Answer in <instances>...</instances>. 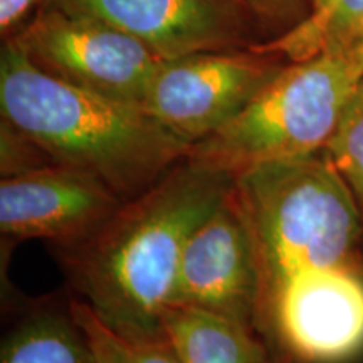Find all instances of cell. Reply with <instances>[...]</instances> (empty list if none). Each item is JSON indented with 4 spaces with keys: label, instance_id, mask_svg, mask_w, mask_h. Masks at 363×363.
<instances>
[{
    "label": "cell",
    "instance_id": "1",
    "mask_svg": "<svg viewBox=\"0 0 363 363\" xmlns=\"http://www.w3.org/2000/svg\"><path fill=\"white\" fill-rule=\"evenodd\" d=\"M235 174L185 157L84 242L59 247L71 289L108 328L167 340L163 315L190 235L234 187Z\"/></svg>",
    "mask_w": 363,
    "mask_h": 363
},
{
    "label": "cell",
    "instance_id": "2",
    "mask_svg": "<svg viewBox=\"0 0 363 363\" xmlns=\"http://www.w3.org/2000/svg\"><path fill=\"white\" fill-rule=\"evenodd\" d=\"M0 108L2 120L54 162L94 175L123 201L152 187L192 148L138 104L44 71L19 39L2 49Z\"/></svg>",
    "mask_w": 363,
    "mask_h": 363
},
{
    "label": "cell",
    "instance_id": "3",
    "mask_svg": "<svg viewBox=\"0 0 363 363\" xmlns=\"http://www.w3.org/2000/svg\"><path fill=\"white\" fill-rule=\"evenodd\" d=\"M233 194L256 254L257 315L296 276L363 266L360 208L325 152L239 172Z\"/></svg>",
    "mask_w": 363,
    "mask_h": 363
},
{
    "label": "cell",
    "instance_id": "4",
    "mask_svg": "<svg viewBox=\"0 0 363 363\" xmlns=\"http://www.w3.org/2000/svg\"><path fill=\"white\" fill-rule=\"evenodd\" d=\"M362 78L358 52H326L281 67L234 120L192 145L187 157L238 175L325 152Z\"/></svg>",
    "mask_w": 363,
    "mask_h": 363
},
{
    "label": "cell",
    "instance_id": "5",
    "mask_svg": "<svg viewBox=\"0 0 363 363\" xmlns=\"http://www.w3.org/2000/svg\"><path fill=\"white\" fill-rule=\"evenodd\" d=\"M274 363H342L363 352V266L289 279L257 315Z\"/></svg>",
    "mask_w": 363,
    "mask_h": 363
},
{
    "label": "cell",
    "instance_id": "6",
    "mask_svg": "<svg viewBox=\"0 0 363 363\" xmlns=\"http://www.w3.org/2000/svg\"><path fill=\"white\" fill-rule=\"evenodd\" d=\"M279 71L257 51L162 59L142 108L192 147L234 120Z\"/></svg>",
    "mask_w": 363,
    "mask_h": 363
},
{
    "label": "cell",
    "instance_id": "7",
    "mask_svg": "<svg viewBox=\"0 0 363 363\" xmlns=\"http://www.w3.org/2000/svg\"><path fill=\"white\" fill-rule=\"evenodd\" d=\"M19 40L56 78L138 106L162 62L131 35L59 7L40 13Z\"/></svg>",
    "mask_w": 363,
    "mask_h": 363
},
{
    "label": "cell",
    "instance_id": "8",
    "mask_svg": "<svg viewBox=\"0 0 363 363\" xmlns=\"http://www.w3.org/2000/svg\"><path fill=\"white\" fill-rule=\"evenodd\" d=\"M125 201L88 172L52 163L0 182L2 249L44 239L56 249L84 242Z\"/></svg>",
    "mask_w": 363,
    "mask_h": 363
},
{
    "label": "cell",
    "instance_id": "9",
    "mask_svg": "<svg viewBox=\"0 0 363 363\" xmlns=\"http://www.w3.org/2000/svg\"><path fill=\"white\" fill-rule=\"evenodd\" d=\"M257 305L259 276L251 233L230 190L190 235L169 308L214 313L257 333Z\"/></svg>",
    "mask_w": 363,
    "mask_h": 363
},
{
    "label": "cell",
    "instance_id": "10",
    "mask_svg": "<svg viewBox=\"0 0 363 363\" xmlns=\"http://www.w3.org/2000/svg\"><path fill=\"white\" fill-rule=\"evenodd\" d=\"M56 7L108 24L160 59L222 51L242 34L234 0H54Z\"/></svg>",
    "mask_w": 363,
    "mask_h": 363
},
{
    "label": "cell",
    "instance_id": "11",
    "mask_svg": "<svg viewBox=\"0 0 363 363\" xmlns=\"http://www.w3.org/2000/svg\"><path fill=\"white\" fill-rule=\"evenodd\" d=\"M165 338L185 363H274L256 331L195 308H169Z\"/></svg>",
    "mask_w": 363,
    "mask_h": 363
},
{
    "label": "cell",
    "instance_id": "12",
    "mask_svg": "<svg viewBox=\"0 0 363 363\" xmlns=\"http://www.w3.org/2000/svg\"><path fill=\"white\" fill-rule=\"evenodd\" d=\"M0 363H94L69 301L39 303L24 311L0 345Z\"/></svg>",
    "mask_w": 363,
    "mask_h": 363
},
{
    "label": "cell",
    "instance_id": "13",
    "mask_svg": "<svg viewBox=\"0 0 363 363\" xmlns=\"http://www.w3.org/2000/svg\"><path fill=\"white\" fill-rule=\"evenodd\" d=\"M313 12L278 43L257 52H283L293 62L326 52H358L363 45V0H311ZM363 56V54H362Z\"/></svg>",
    "mask_w": 363,
    "mask_h": 363
},
{
    "label": "cell",
    "instance_id": "14",
    "mask_svg": "<svg viewBox=\"0 0 363 363\" xmlns=\"http://www.w3.org/2000/svg\"><path fill=\"white\" fill-rule=\"evenodd\" d=\"M76 323L88 338L94 363H185L169 340H131L108 328L94 311L78 298H69Z\"/></svg>",
    "mask_w": 363,
    "mask_h": 363
},
{
    "label": "cell",
    "instance_id": "15",
    "mask_svg": "<svg viewBox=\"0 0 363 363\" xmlns=\"http://www.w3.org/2000/svg\"><path fill=\"white\" fill-rule=\"evenodd\" d=\"M325 153L352 190L363 219V78L345 106Z\"/></svg>",
    "mask_w": 363,
    "mask_h": 363
},
{
    "label": "cell",
    "instance_id": "16",
    "mask_svg": "<svg viewBox=\"0 0 363 363\" xmlns=\"http://www.w3.org/2000/svg\"><path fill=\"white\" fill-rule=\"evenodd\" d=\"M2 179L56 163L38 145L2 120Z\"/></svg>",
    "mask_w": 363,
    "mask_h": 363
},
{
    "label": "cell",
    "instance_id": "17",
    "mask_svg": "<svg viewBox=\"0 0 363 363\" xmlns=\"http://www.w3.org/2000/svg\"><path fill=\"white\" fill-rule=\"evenodd\" d=\"M35 0H0V27L2 33L19 22Z\"/></svg>",
    "mask_w": 363,
    "mask_h": 363
},
{
    "label": "cell",
    "instance_id": "18",
    "mask_svg": "<svg viewBox=\"0 0 363 363\" xmlns=\"http://www.w3.org/2000/svg\"><path fill=\"white\" fill-rule=\"evenodd\" d=\"M251 2L259 9V11L276 12L279 11V9H284L291 0H251Z\"/></svg>",
    "mask_w": 363,
    "mask_h": 363
},
{
    "label": "cell",
    "instance_id": "19",
    "mask_svg": "<svg viewBox=\"0 0 363 363\" xmlns=\"http://www.w3.org/2000/svg\"><path fill=\"white\" fill-rule=\"evenodd\" d=\"M362 54H363V45H362Z\"/></svg>",
    "mask_w": 363,
    "mask_h": 363
}]
</instances>
